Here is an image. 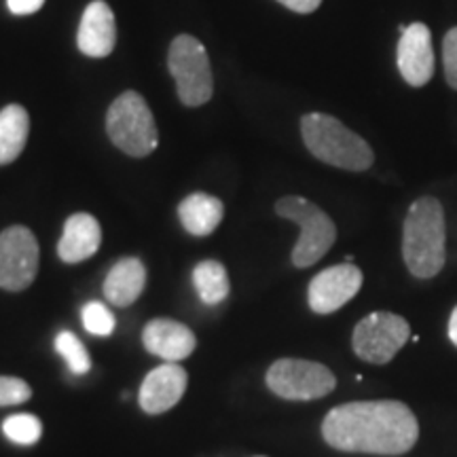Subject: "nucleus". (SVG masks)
Returning <instances> with one entry per match:
<instances>
[{"label": "nucleus", "mask_w": 457, "mask_h": 457, "mask_svg": "<svg viewBox=\"0 0 457 457\" xmlns=\"http://www.w3.org/2000/svg\"><path fill=\"white\" fill-rule=\"evenodd\" d=\"M322 436L330 447L347 453L403 455L415 447L420 424L398 400H360L330 409Z\"/></svg>", "instance_id": "nucleus-1"}, {"label": "nucleus", "mask_w": 457, "mask_h": 457, "mask_svg": "<svg viewBox=\"0 0 457 457\" xmlns=\"http://www.w3.org/2000/svg\"><path fill=\"white\" fill-rule=\"evenodd\" d=\"M403 259L420 279L443 271L447 261V225L443 204L436 197H420L411 204L403 222Z\"/></svg>", "instance_id": "nucleus-2"}, {"label": "nucleus", "mask_w": 457, "mask_h": 457, "mask_svg": "<svg viewBox=\"0 0 457 457\" xmlns=\"http://www.w3.org/2000/svg\"><path fill=\"white\" fill-rule=\"evenodd\" d=\"M301 134L307 151L320 162L347 171H364L375 162L373 148L339 119L310 112L301 119Z\"/></svg>", "instance_id": "nucleus-3"}, {"label": "nucleus", "mask_w": 457, "mask_h": 457, "mask_svg": "<svg viewBox=\"0 0 457 457\" xmlns=\"http://www.w3.org/2000/svg\"><path fill=\"white\" fill-rule=\"evenodd\" d=\"M108 138L129 157H148L159 145L155 117L146 100L136 91H125L106 114Z\"/></svg>", "instance_id": "nucleus-4"}, {"label": "nucleus", "mask_w": 457, "mask_h": 457, "mask_svg": "<svg viewBox=\"0 0 457 457\" xmlns=\"http://www.w3.org/2000/svg\"><path fill=\"white\" fill-rule=\"evenodd\" d=\"M276 212L299 225L301 236L293 248V265L299 270L316 265L333 248L337 227L330 216L310 199L288 195L276 202Z\"/></svg>", "instance_id": "nucleus-5"}, {"label": "nucleus", "mask_w": 457, "mask_h": 457, "mask_svg": "<svg viewBox=\"0 0 457 457\" xmlns=\"http://www.w3.org/2000/svg\"><path fill=\"white\" fill-rule=\"evenodd\" d=\"M168 66L182 104L204 106L212 98L214 79L208 51L191 34H180L170 45Z\"/></svg>", "instance_id": "nucleus-6"}, {"label": "nucleus", "mask_w": 457, "mask_h": 457, "mask_svg": "<svg viewBox=\"0 0 457 457\" xmlns=\"http://www.w3.org/2000/svg\"><path fill=\"white\" fill-rule=\"evenodd\" d=\"M267 387L284 400H318L337 387L333 370L313 360L282 358L267 370Z\"/></svg>", "instance_id": "nucleus-7"}, {"label": "nucleus", "mask_w": 457, "mask_h": 457, "mask_svg": "<svg viewBox=\"0 0 457 457\" xmlns=\"http://www.w3.org/2000/svg\"><path fill=\"white\" fill-rule=\"evenodd\" d=\"M411 339V327L403 316L375 312L356 324L352 335L353 353L370 364H387Z\"/></svg>", "instance_id": "nucleus-8"}, {"label": "nucleus", "mask_w": 457, "mask_h": 457, "mask_svg": "<svg viewBox=\"0 0 457 457\" xmlns=\"http://www.w3.org/2000/svg\"><path fill=\"white\" fill-rule=\"evenodd\" d=\"M38 271V242L30 228L15 225L0 233V288L20 293Z\"/></svg>", "instance_id": "nucleus-9"}, {"label": "nucleus", "mask_w": 457, "mask_h": 457, "mask_svg": "<svg viewBox=\"0 0 457 457\" xmlns=\"http://www.w3.org/2000/svg\"><path fill=\"white\" fill-rule=\"evenodd\" d=\"M362 282V271L353 262H341V265L320 271L312 279L310 290H307V301H310L312 312L327 316V313L341 310L345 303H350L358 295Z\"/></svg>", "instance_id": "nucleus-10"}, {"label": "nucleus", "mask_w": 457, "mask_h": 457, "mask_svg": "<svg viewBox=\"0 0 457 457\" xmlns=\"http://www.w3.org/2000/svg\"><path fill=\"white\" fill-rule=\"evenodd\" d=\"M398 71L411 87H424L434 74V49L430 28L415 21L400 32L398 41Z\"/></svg>", "instance_id": "nucleus-11"}, {"label": "nucleus", "mask_w": 457, "mask_h": 457, "mask_svg": "<svg viewBox=\"0 0 457 457\" xmlns=\"http://www.w3.org/2000/svg\"><path fill=\"white\" fill-rule=\"evenodd\" d=\"M188 384L187 370L180 362H163L162 367L153 369L145 377L140 386V407L148 415H159L170 411L185 396Z\"/></svg>", "instance_id": "nucleus-12"}, {"label": "nucleus", "mask_w": 457, "mask_h": 457, "mask_svg": "<svg viewBox=\"0 0 457 457\" xmlns=\"http://www.w3.org/2000/svg\"><path fill=\"white\" fill-rule=\"evenodd\" d=\"M142 343L146 352L162 358L163 362H180L191 356L197 347V339L187 324L170 318H155L142 330Z\"/></svg>", "instance_id": "nucleus-13"}, {"label": "nucleus", "mask_w": 457, "mask_h": 457, "mask_svg": "<svg viewBox=\"0 0 457 457\" xmlns=\"http://www.w3.org/2000/svg\"><path fill=\"white\" fill-rule=\"evenodd\" d=\"M114 43H117V24H114L112 9L104 0H94L85 9L79 26V49L89 57H106L112 54Z\"/></svg>", "instance_id": "nucleus-14"}, {"label": "nucleus", "mask_w": 457, "mask_h": 457, "mask_svg": "<svg viewBox=\"0 0 457 457\" xmlns=\"http://www.w3.org/2000/svg\"><path fill=\"white\" fill-rule=\"evenodd\" d=\"M102 244L100 222L91 214L79 212L66 220L64 233H62L60 244H57V254L68 265L87 261L98 253Z\"/></svg>", "instance_id": "nucleus-15"}, {"label": "nucleus", "mask_w": 457, "mask_h": 457, "mask_svg": "<svg viewBox=\"0 0 457 457\" xmlns=\"http://www.w3.org/2000/svg\"><path fill=\"white\" fill-rule=\"evenodd\" d=\"M146 286V267L136 256L117 261L104 279V296L117 307H128L140 299Z\"/></svg>", "instance_id": "nucleus-16"}, {"label": "nucleus", "mask_w": 457, "mask_h": 457, "mask_svg": "<svg viewBox=\"0 0 457 457\" xmlns=\"http://www.w3.org/2000/svg\"><path fill=\"white\" fill-rule=\"evenodd\" d=\"M225 205L219 197L208 193H193L179 205V216L187 233L195 237H205L219 228Z\"/></svg>", "instance_id": "nucleus-17"}, {"label": "nucleus", "mask_w": 457, "mask_h": 457, "mask_svg": "<svg viewBox=\"0 0 457 457\" xmlns=\"http://www.w3.org/2000/svg\"><path fill=\"white\" fill-rule=\"evenodd\" d=\"M30 119L24 106L9 104L0 111V165L15 162L24 151Z\"/></svg>", "instance_id": "nucleus-18"}, {"label": "nucleus", "mask_w": 457, "mask_h": 457, "mask_svg": "<svg viewBox=\"0 0 457 457\" xmlns=\"http://www.w3.org/2000/svg\"><path fill=\"white\" fill-rule=\"evenodd\" d=\"M193 284H195L197 296L204 305H219L228 296L231 284H228L227 270L219 261H202L193 270Z\"/></svg>", "instance_id": "nucleus-19"}, {"label": "nucleus", "mask_w": 457, "mask_h": 457, "mask_svg": "<svg viewBox=\"0 0 457 457\" xmlns=\"http://www.w3.org/2000/svg\"><path fill=\"white\" fill-rule=\"evenodd\" d=\"M3 432L15 445H37L43 436V424L32 413H15L3 421Z\"/></svg>", "instance_id": "nucleus-20"}, {"label": "nucleus", "mask_w": 457, "mask_h": 457, "mask_svg": "<svg viewBox=\"0 0 457 457\" xmlns=\"http://www.w3.org/2000/svg\"><path fill=\"white\" fill-rule=\"evenodd\" d=\"M55 350L62 358L66 360L68 369L72 375H85L91 369V358L89 352L85 350V345L79 341V337L71 333V330H62L55 337Z\"/></svg>", "instance_id": "nucleus-21"}, {"label": "nucleus", "mask_w": 457, "mask_h": 457, "mask_svg": "<svg viewBox=\"0 0 457 457\" xmlns=\"http://www.w3.org/2000/svg\"><path fill=\"white\" fill-rule=\"evenodd\" d=\"M81 318L85 330L96 337H111L114 333V327H117V320H114L112 312L100 301H89L83 307Z\"/></svg>", "instance_id": "nucleus-22"}, {"label": "nucleus", "mask_w": 457, "mask_h": 457, "mask_svg": "<svg viewBox=\"0 0 457 457\" xmlns=\"http://www.w3.org/2000/svg\"><path fill=\"white\" fill-rule=\"evenodd\" d=\"M32 398V387L20 377L0 375V407H13V404L28 403Z\"/></svg>", "instance_id": "nucleus-23"}, {"label": "nucleus", "mask_w": 457, "mask_h": 457, "mask_svg": "<svg viewBox=\"0 0 457 457\" xmlns=\"http://www.w3.org/2000/svg\"><path fill=\"white\" fill-rule=\"evenodd\" d=\"M443 64H445V79L449 87L457 91V26L445 34L443 41Z\"/></svg>", "instance_id": "nucleus-24"}, {"label": "nucleus", "mask_w": 457, "mask_h": 457, "mask_svg": "<svg viewBox=\"0 0 457 457\" xmlns=\"http://www.w3.org/2000/svg\"><path fill=\"white\" fill-rule=\"evenodd\" d=\"M45 4V0H7V7L13 15H32Z\"/></svg>", "instance_id": "nucleus-25"}, {"label": "nucleus", "mask_w": 457, "mask_h": 457, "mask_svg": "<svg viewBox=\"0 0 457 457\" xmlns=\"http://www.w3.org/2000/svg\"><path fill=\"white\" fill-rule=\"evenodd\" d=\"M278 3L284 4L286 9L295 11V13L307 15V13H313V11L322 4V0H278Z\"/></svg>", "instance_id": "nucleus-26"}, {"label": "nucleus", "mask_w": 457, "mask_h": 457, "mask_svg": "<svg viewBox=\"0 0 457 457\" xmlns=\"http://www.w3.org/2000/svg\"><path fill=\"white\" fill-rule=\"evenodd\" d=\"M449 339L457 347V305L455 310L451 312V318H449Z\"/></svg>", "instance_id": "nucleus-27"}, {"label": "nucleus", "mask_w": 457, "mask_h": 457, "mask_svg": "<svg viewBox=\"0 0 457 457\" xmlns=\"http://www.w3.org/2000/svg\"><path fill=\"white\" fill-rule=\"evenodd\" d=\"M256 457H265V455H256Z\"/></svg>", "instance_id": "nucleus-28"}]
</instances>
